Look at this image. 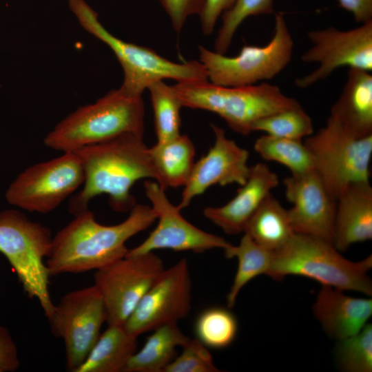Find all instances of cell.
Returning a JSON list of instances; mask_svg holds the SVG:
<instances>
[{
  "label": "cell",
  "mask_w": 372,
  "mask_h": 372,
  "mask_svg": "<svg viewBox=\"0 0 372 372\" xmlns=\"http://www.w3.org/2000/svg\"><path fill=\"white\" fill-rule=\"evenodd\" d=\"M143 136L125 134L111 140L81 147L74 152L84 172L82 189L70 200L73 216L88 209L96 196H109V204L117 212L130 211L136 204L130 190L143 178L158 182Z\"/></svg>",
  "instance_id": "cell-1"
},
{
  "label": "cell",
  "mask_w": 372,
  "mask_h": 372,
  "mask_svg": "<svg viewBox=\"0 0 372 372\" xmlns=\"http://www.w3.org/2000/svg\"><path fill=\"white\" fill-rule=\"evenodd\" d=\"M128 217L114 225L99 223L87 209L52 238L46 261L50 276L97 270L125 256V242L156 220L152 207L136 204Z\"/></svg>",
  "instance_id": "cell-2"
},
{
  "label": "cell",
  "mask_w": 372,
  "mask_h": 372,
  "mask_svg": "<svg viewBox=\"0 0 372 372\" xmlns=\"http://www.w3.org/2000/svg\"><path fill=\"white\" fill-rule=\"evenodd\" d=\"M144 116L142 96L130 94L119 87L68 114L43 142L49 148L68 152L125 134L143 136Z\"/></svg>",
  "instance_id": "cell-3"
},
{
  "label": "cell",
  "mask_w": 372,
  "mask_h": 372,
  "mask_svg": "<svg viewBox=\"0 0 372 372\" xmlns=\"http://www.w3.org/2000/svg\"><path fill=\"white\" fill-rule=\"evenodd\" d=\"M371 267V255L352 262L324 239L294 234L286 245L273 252L267 275L277 280L289 275L300 276L322 285L371 296L372 282L367 275Z\"/></svg>",
  "instance_id": "cell-4"
},
{
  "label": "cell",
  "mask_w": 372,
  "mask_h": 372,
  "mask_svg": "<svg viewBox=\"0 0 372 372\" xmlns=\"http://www.w3.org/2000/svg\"><path fill=\"white\" fill-rule=\"evenodd\" d=\"M172 86L183 107L214 112L244 136L252 132L258 120L300 105L268 83L228 87L207 80L178 82Z\"/></svg>",
  "instance_id": "cell-5"
},
{
  "label": "cell",
  "mask_w": 372,
  "mask_h": 372,
  "mask_svg": "<svg viewBox=\"0 0 372 372\" xmlns=\"http://www.w3.org/2000/svg\"><path fill=\"white\" fill-rule=\"evenodd\" d=\"M68 3L81 26L105 43L116 55L123 70L120 87L125 92L142 96L151 84L165 79L178 82L208 80L206 70L200 61L173 62L151 48L125 41L104 28L98 13L85 0H68Z\"/></svg>",
  "instance_id": "cell-6"
},
{
  "label": "cell",
  "mask_w": 372,
  "mask_h": 372,
  "mask_svg": "<svg viewBox=\"0 0 372 372\" xmlns=\"http://www.w3.org/2000/svg\"><path fill=\"white\" fill-rule=\"evenodd\" d=\"M50 229L30 220L17 209L0 212V252L16 272L24 291L37 299L49 319L55 305L49 293V271L44 258L50 254Z\"/></svg>",
  "instance_id": "cell-7"
},
{
  "label": "cell",
  "mask_w": 372,
  "mask_h": 372,
  "mask_svg": "<svg viewBox=\"0 0 372 372\" xmlns=\"http://www.w3.org/2000/svg\"><path fill=\"white\" fill-rule=\"evenodd\" d=\"M200 62L209 82L237 87L269 80L281 72L291 59L293 41L283 14H275L274 32L263 46L245 45L238 54L227 56L199 46Z\"/></svg>",
  "instance_id": "cell-8"
},
{
  "label": "cell",
  "mask_w": 372,
  "mask_h": 372,
  "mask_svg": "<svg viewBox=\"0 0 372 372\" xmlns=\"http://www.w3.org/2000/svg\"><path fill=\"white\" fill-rule=\"evenodd\" d=\"M304 143L314 170L335 200L351 184L369 181L372 135L355 138L328 118L327 124Z\"/></svg>",
  "instance_id": "cell-9"
},
{
  "label": "cell",
  "mask_w": 372,
  "mask_h": 372,
  "mask_svg": "<svg viewBox=\"0 0 372 372\" xmlns=\"http://www.w3.org/2000/svg\"><path fill=\"white\" fill-rule=\"evenodd\" d=\"M34 164L10 183L5 197L10 205L48 214L55 209L84 182L81 161L74 152Z\"/></svg>",
  "instance_id": "cell-10"
},
{
  "label": "cell",
  "mask_w": 372,
  "mask_h": 372,
  "mask_svg": "<svg viewBox=\"0 0 372 372\" xmlns=\"http://www.w3.org/2000/svg\"><path fill=\"white\" fill-rule=\"evenodd\" d=\"M165 269L154 252L125 257L96 270L94 284L108 325H123L141 299Z\"/></svg>",
  "instance_id": "cell-11"
},
{
  "label": "cell",
  "mask_w": 372,
  "mask_h": 372,
  "mask_svg": "<svg viewBox=\"0 0 372 372\" xmlns=\"http://www.w3.org/2000/svg\"><path fill=\"white\" fill-rule=\"evenodd\" d=\"M48 320L54 335L64 340L67 369L76 372L106 321L103 300L94 285L69 292L55 305Z\"/></svg>",
  "instance_id": "cell-12"
},
{
  "label": "cell",
  "mask_w": 372,
  "mask_h": 372,
  "mask_svg": "<svg viewBox=\"0 0 372 372\" xmlns=\"http://www.w3.org/2000/svg\"><path fill=\"white\" fill-rule=\"evenodd\" d=\"M312 45L301 60L318 63L312 72L296 79V85L307 88L328 77L340 67L371 72L372 70V20L348 30L334 27L309 31Z\"/></svg>",
  "instance_id": "cell-13"
},
{
  "label": "cell",
  "mask_w": 372,
  "mask_h": 372,
  "mask_svg": "<svg viewBox=\"0 0 372 372\" xmlns=\"http://www.w3.org/2000/svg\"><path fill=\"white\" fill-rule=\"evenodd\" d=\"M192 280L187 258L165 269L123 324L138 337L168 323H177L191 309Z\"/></svg>",
  "instance_id": "cell-14"
},
{
  "label": "cell",
  "mask_w": 372,
  "mask_h": 372,
  "mask_svg": "<svg viewBox=\"0 0 372 372\" xmlns=\"http://www.w3.org/2000/svg\"><path fill=\"white\" fill-rule=\"evenodd\" d=\"M144 188L158 223L149 236L139 245L128 249L125 256L165 249L202 253L216 248L224 250L231 245L223 238L189 223L182 216L181 210L168 200L165 189L156 181H145Z\"/></svg>",
  "instance_id": "cell-15"
},
{
  "label": "cell",
  "mask_w": 372,
  "mask_h": 372,
  "mask_svg": "<svg viewBox=\"0 0 372 372\" xmlns=\"http://www.w3.org/2000/svg\"><path fill=\"white\" fill-rule=\"evenodd\" d=\"M283 184L286 198L292 204L287 211L293 233L318 237L333 244L337 202L316 172L291 174L283 180Z\"/></svg>",
  "instance_id": "cell-16"
},
{
  "label": "cell",
  "mask_w": 372,
  "mask_h": 372,
  "mask_svg": "<svg viewBox=\"0 0 372 372\" xmlns=\"http://www.w3.org/2000/svg\"><path fill=\"white\" fill-rule=\"evenodd\" d=\"M213 146L194 163L191 176L184 187L177 205L182 210L197 196L214 185L225 186L236 183L242 185L249 176V152L226 136L225 130L214 124Z\"/></svg>",
  "instance_id": "cell-17"
},
{
  "label": "cell",
  "mask_w": 372,
  "mask_h": 372,
  "mask_svg": "<svg viewBox=\"0 0 372 372\" xmlns=\"http://www.w3.org/2000/svg\"><path fill=\"white\" fill-rule=\"evenodd\" d=\"M277 174L263 163L250 167L245 183L236 196L220 207H207L203 215L228 234L244 232L245 228L271 191L278 185Z\"/></svg>",
  "instance_id": "cell-18"
},
{
  "label": "cell",
  "mask_w": 372,
  "mask_h": 372,
  "mask_svg": "<svg viewBox=\"0 0 372 372\" xmlns=\"http://www.w3.org/2000/svg\"><path fill=\"white\" fill-rule=\"evenodd\" d=\"M324 331L338 340L358 333L372 315V300L349 296L342 290L322 285L313 306Z\"/></svg>",
  "instance_id": "cell-19"
},
{
  "label": "cell",
  "mask_w": 372,
  "mask_h": 372,
  "mask_svg": "<svg viewBox=\"0 0 372 372\" xmlns=\"http://www.w3.org/2000/svg\"><path fill=\"white\" fill-rule=\"evenodd\" d=\"M333 245L345 251L372 238V187L369 181L349 185L336 200Z\"/></svg>",
  "instance_id": "cell-20"
},
{
  "label": "cell",
  "mask_w": 372,
  "mask_h": 372,
  "mask_svg": "<svg viewBox=\"0 0 372 372\" xmlns=\"http://www.w3.org/2000/svg\"><path fill=\"white\" fill-rule=\"evenodd\" d=\"M349 68L341 94L331 108L329 118L355 138L372 135V75Z\"/></svg>",
  "instance_id": "cell-21"
},
{
  "label": "cell",
  "mask_w": 372,
  "mask_h": 372,
  "mask_svg": "<svg viewBox=\"0 0 372 372\" xmlns=\"http://www.w3.org/2000/svg\"><path fill=\"white\" fill-rule=\"evenodd\" d=\"M152 165L158 176V184L163 189L185 187L194 165L195 147L186 134L148 147Z\"/></svg>",
  "instance_id": "cell-22"
},
{
  "label": "cell",
  "mask_w": 372,
  "mask_h": 372,
  "mask_svg": "<svg viewBox=\"0 0 372 372\" xmlns=\"http://www.w3.org/2000/svg\"><path fill=\"white\" fill-rule=\"evenodd\" d=\"M136 347L137 338L123 325H108L76 372H124Z\"/></svg>",
  "instance_id": "cell-23"
},
{
  "label": "cell",
  "mask_w": 372,
  "mask_h": 372,
  "mask_svg": "<svg viewBox=\"0 0 372 372\" xmlns=\"http://www.w3.org/2000/svg\"><path fill=\"white\" fill-rule=\"evenodd\" d=\"M153 331L141 349L130 358L124 372H164L176 358V349L189 340L177 323L165 324Z\"/></svg>",
  "instance_id": "cell-24"
},
{
  "label": "cell",
  "mask_w": 372,
  "mask_h": 372,
  "mask_svg": "<svg viewBox=\"0 0 372 372\" xmlns=\"http://www.w3.org/2000/svg\"><path fill=\"white\" fill-rule=\"evenodd\" d=\"M243 233L273 252L286 245L294 234L288 211L271 193L251 217Z\"/></svg>",
  "instance_id": "cell-25"
},
{
  "label": "cell",
  "mask_w": 372,
  "mask_h": 372,
  "mask_svg": "<svg viewBox=\"0 0 372 372\" xmlns=\"http://www.w3.org/2000/svg\"><path fill=\"white\" fill-rule=\"evenodd\" d=\"M223 251L227 258L238 259L237 271L227 296V305L231 309L235 305L241 289L249 281L267 273L273 251L260 246L245 233L238 245L231 244Z\"/></svg>",
  "instance_id": "cell-26"
},
{
  "label": "cell",
  "mask_w": 372,
  "mask_h": 372,
  "mask_svg": "<svg viewBox=\"0 0 372 372\" xmlns=\"http://www.w3.org/2000/svg\"><path fill=\"white\" fill-rule=\"evenodd\" d=\"M254 149L263 159L285 165L291 174L314 169L312 156L302 140L265 134L256 139Z\"/></svg>",
  "instance_id": "cell-27"
},
{
  "label": "cell",
  "mask_w": 372,
  "mask_h": 372,
  "mask_svg": "<svg viewBox=\"0 0 372 372\" xmlns=\"http://www.w3.org/2000/svg\"><path fill=\"white\" fill-rule=\"evenodd\" d=\"M147 89L154 111L157 142L164 143L177 137L180 134V111L183 106L173 86L158 81Z\"/></svg>",
  "instance_id": "cell-28"
},
{
  "label": "cell",
  "mask_w": 372,
  "mask_h": 372,
  "mask_svg": "<svg viewBox=\"0 0 372 372\" xmlns=\"http://www.w3.org/2000/svg\"><path fill=\"white\" fill-rule=\"evenodd\" d=\"M197 339L204 345L214 349L229 347L238 332L236 316L223 307H211L203 311L195 323Z\"/></svg>",
  "instance_id": "cell-29"
},
{
  "label": "cell",
  "mask_w": 372,
  "mask_h": 372,
  "mask_svg": "<svg viewBox=\"0 0 372 372\" xmlns=\"http://www.w3.org/2000/svg\"><path fill=\"white\" fill-rule=\"evenodd\" d=\"M254 131H262L278 137L302 140L313 133V127L311 117L298 105L258 120L253 125Z\"/></svg>",
  "instance_id": "cell-30"
},
{
  "label": "cell",
  "mask_w": 372,
  "mask_h": 372,
  "mask_svg": "<svg viewBox=\"0 0 372 372\" xmlns=\"http://www.w3.org/2000/svg\"><path fill=\"white\" fill-rule=\"evenodd\" d=\"M339 367L347 372L372 371V325L366 324L358 333L339 340L335 348Z\"/></svg>",
  "instance_id": "cell-31"
},
{
  "label": "cell",
  "mask_w": 372,
  "mask_h": 372,
  "mask_svg": "<svg viewBox=\"0 0 372 372\" xmlns=\"http://www.w3.org/2000/svg\"><path fill=\"white\" fill-rule=\"evenodd\" d=\"M273 0H234L223 12L222 25L214 43L215 52L225 54L240 24L249 17L273 13Z\"/></svg>",
  "instance_id": "cell-32"
},
{
  "label": "cell",
  "mask_w": 372,
  "mask_h": 372,
  "mask_svg": "<svg viewBox=\"0 0 372 372\" xmlns=\"http://www.w3.org/2000/svg\"><path fill=\"white\" fill-rule=\"evenodd\" d=\"M182 348V353L166 366L164 372L220 371L206 346L198 339H189Z\"/></svg>",
  "instance_id": "cell-33"
},
{
  "label": "cell",
  "mask_w": 372,
  "mask_h": 372,
  "mask_svg": "<svg viewBox=\"0 0 372 372\" xmlns=\"http://www.w3.org/2000/svg\"><path fill=\"white\" fill-rule=\"evenodd\" d=\"M170 18L174 29L180 32L187 18L193 14L200 15L205 0H160Z\"/></svg>",
  "instance_id": "cell-34"
},
{
  "label": "cell",
  "mask_w": 372,
  "mask_h": 372,
  "mask_svg": "<svg viewBox=\"0 0 372 372\" xmlns=\"http://www.w3.org/2000/svg\"><path fill=\"white\" fill-rule=\"evenodd\" d=\"M17 346L7 328L0 326V372H12L19 369Z\"/></svg>",
  "instance_id": "cell-35"
},
{
  "label": "cell",
  "mask_w": 372,
  "mask_h": 372,
  "mask_svg": "<svg viewBox=\"0 0 372 372\" xmlns=\"http://www.w3.org/2000/svg\"><path fill=\"white\" fill-rule=\"evenodd\" d=\"M234 0H205L200 19L201 29L204 34H211L218 17L233 5Z\"/></svg>",
  "instance_id": "cell-36"
},
{
  "label": "cell",
  "mask_w": 372,
  "mask_h": 372,
  "mask_svg": "<svg viewBox=\"0 0 372 372\" xmlns=\"http://www.w3.org/2000/svg\"><path fill=\"white\" fill-rule=\"evenodd\" d=\"M339 6L351 12L357 22L372 20V0H338Z\"/></svg>",
  "instance_id": "cell-37"
}]
</instances>
